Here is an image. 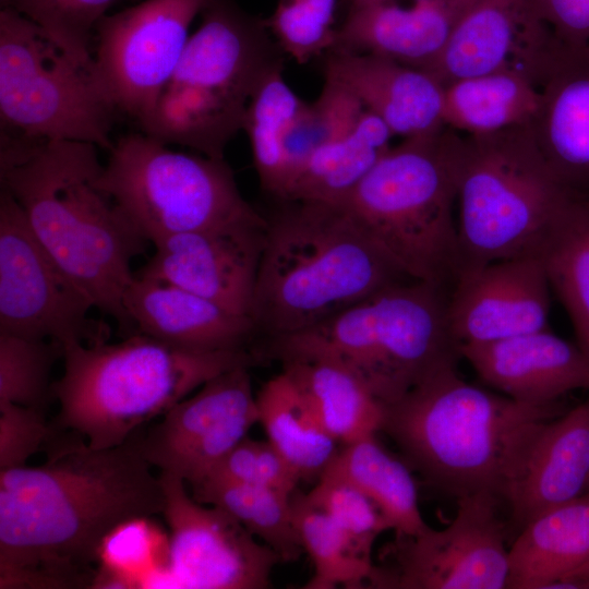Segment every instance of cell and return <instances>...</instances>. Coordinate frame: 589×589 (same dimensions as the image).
<instances>
[{"label": "cell", "mask_w": 589, "mask_h": 589, "mask_svg": "<svg viewBox=\"0 0 589 589\" xmlns=\"http://www.w3.org/2000/svg\"><path fill=\"white\" fill-rule=\"evenodd\" d=\"M143 431L101 449L63 431L45 464L1 470V589L92 588L108 533L163 515L165 492L143 455Z\"/></svg>", "instance_id": "6da1fadb"}, {"label": "cell", "mask_w": 589, "mask_h": 589, "mask_svg": "<svg viewBox=\"0 0 589 589\" xmlns=\"http://www.w3.org/2000/svg\"><path fill=\"white\" fill-rule=\"evenodd\" d=\"M97 148L1 134L0 181L49 255L127 337L123 297L135 277L131 263L148 241L98 187Z\"/></svg>", "instance_id": "7a4b0ae2"}, {"label": "cell", "mask_w": 589, "mask_h": 589, "mask_svg": "<svg viewBox=\"0 0 589 589\" xmlns=\"http://www.w3.org/2000/svg\"><path fill=\"white\" fill-rule=\"evenodd\" d=\"M557 404L531 405L441 370L385 405L381 431L411 468L456 500L502 497L536 429L558 416Z\"/></svg>", "instance_id": "3957f363"}, {"label": "cell", "mask_w": 589, "mask_h": 589, "mask_svg": "<svg viewBox=\"0 0 589 589\" xmlns=\"http://www.w3.org/2000/svg\"><path fill=\"white\" fill-rule=\"evenodd\" d=\"M267 217L250 310L268 339L310 328L406 277L338 204L286 200Z\"/></svg>", "instance_id": "277c9868"}, {"label": "cell", "mask_w": 589, "mask_h": 589, "mask_svg": "<svg viewBox=\"0 0 589 589\" xmlns=\"http://www.w3.org/2000/svg\"><path fill=\"white\" fill-rule=\"evenodd\" d=\"M257 358L252 350H187L143 334L116 344H70L53 383L60 410L51 423L92 448L115 447L211 378Z\"/></svg>", "instance_id": "5b68a950"}, {"label": "cell", "mask_w": 589, "mask_h": 589, "mask_svg": "<svg viewBox=\"0 0 589 589\" xmlns=\"http://www.w3.org/2000/svg\"><path fill=\"white\" fill-rule=\"evenodd\" d=\"M446 302L444 287L400 280L310 328L271 338L269 352L281 362L330 359L388 405L428 376L456 366L460 346Z\"/></svg>", "instance_id": "8992f818"}, {"label": "cell", "mask_w": 589, "mask_h": 589, "mask_svg": "<svg viewBox=\"0 0 589 589\" xmlns=\"http://www.w3.org/2000/svg\"><path fill=\"white\" fill-rule=\"evenodd\" d=\"M459 140L446 125L402 139L338 204L406 277L446 289L459 269Z\"/></svg>", "instance_id": "52a82bcc"}, {"label": "cell", "mask_w": 589, "mask_h": 589, "mask_svg": "<svg viewBox=\"0 0 589 589\" xmlns=\"http://www.w3.org/2000/svg\"><path fill=\"white\" fill-rule=\"evenodd\" d=\"M199 27L156 105L141 127L169 145L224 158L243 129L248 104L262 80L284 64L266 20L236 0H208Z\"/></svg>", "instance_id": "ba28073f"}, {"label": "cell", "mask_w": 589, "mask_h": 589, "mask_svg": "<svg viewBox=\"0 0 589 589\" xmlns=\"http://www.w3.org/2000/svg\"><path fill=\"white\" fill-rule=\"evenodd\" d=\"M570 197L551 173L527 125L460 133L458 274L501 260L540 257Z\"/></svg>", "instance_id": "9c48e42d"}, {"label": "cell", "mask_w": 589, "mask_h": 589, "mask_svg": "<svg viewBox=\"0 0 589 589\" xmlns=\"http://www.w3.org/2000/svg\"><path fill=\"white\" fill-rule=\"evenodd\" d=\"M97 184L153 244L264 217L243 197L225 158L175 151L145 133L113 143Z\"/></svg>", "instance_id": "30bf717a"}, {"label": "cell", "mask_w": 589, "mask_h": 589, "mask_svg": "<svg viewBox=\"0 0 589 589\" xmlns=\"http://www.w3.org/2000/svg\"><path fill=\"white\" fill-rule=\"evenodd\" d=\"M117 112L95 68L71 60L11 7L0 11L1 134L107 149Z\"/></svg>", "instance_id": "8fae6325"}, {"label": "cell", "mask_w": 589, "mask_h": 589, "mask_svg": "<svg viewBox=\"0 0 589 589\" xmlns=\"http://www.w3.org/2000/svg\"><path fill=\"white\" fill-rule=\"evenodd\" d=\"M500 497L480 492L457 498V513L440 530L395 534L373 565L366 588L502 589L509 575Z\"/></svg>", "instance_id": "7c38bea8"}, {"label": "cell", "mask_w": 589, "mask_h": 589, "mask_svg": "<svg viewBox=\"0 0 589 589\" xmlns=\"http://www.w3.org/2000/svg\"><path fill=\"white\" fill-rule=\"evenodd\" d=\"M88 296L33 233L17 202L0 191V332L62 346L107 341V325L91 320Z\"/></svg>", "instance_id": "4fadbf2b"}, {"label": "cell", "mask_w": 589, "mask_h": 589, "mask_svg": "<svg viewBox=\"0 0 589 589\" xmlns=\"http://www.w3.org/2000/svg\"><path fill=\"white\" fill-rule=\"evenodd\" d=\"M207 2L143 0L99 21L94 68L117 111L147 121Z\"/></svg>", "instance_id": "5bb4252c"}, {"label": "cell", "mask_w": 589, "mask_h": 589, "mask_svg": "<svg viewBox=\"0 0 589 589\" xmlns=\"http://www.w3.org/2000/svg\"><path fill=\"white\" fill-rule=\"evenodd\" d=\"M158 476L165 492L169 551L167 567L153 588L271 587L272 572L281 560L269 546L225 509L195 501L181 478Z\"/></svg>", "instance_id": "9a60e30c"}, {"label": "cell", "mask_w": 589, "mask_h": 589, "mask_svg": "<svg viewBox=\"0 0 589 589\" xmlns=\"http://www.w3.org/2000/svg\"><path fill=\"white\" fill-rule=\"evenodd\" d=\"M250 366H237L203 384L144 429L142 452L159 472L201 482L259 422Z\"/></svg>", "instance_id": "2e32d148"}, {"label": "cell", "mask_w": 589, "mask_h": 589, "mask_svg": "<svg viewBox=\"0 0 589 589\" xmlns=\"http://www.w3.org/2000/svg\"><path fill=\"white\" fill-rule=\"evenodd\" d=\"M267 218L188 231L154 244L134 275L167 283L250 316Z\"/></svg>", "instance_id": "e0dca14e"}, {"label": "cell", "mask_w": 589, "mask_h": 589, "mask_svg": "<svg viewBox=\"0 0 589 589\" xmlns=\"http://www.w3.org/2000/svg\"><path fill=\"white\" fill-rule=\"evenodd\" d=\"M556 44L533 0H474L425 71L444 86L497 71L537 85Z\"/></svg>", "instance_id": "ac0fdd59"}, {"label": "cell", "mask_w": 589, "mask_h": 589, "mask_svg": "<svg viewBox=\"0 0 589 589\" xmlns=\"http://www.w3.org/2000/svg\"><path fill=\"white\" fill-rule=\"evenodd\" d=\"M550 289L539 256L501 260L464 271L447 290L452 334L460 346L546 329Z\"/></svg>", "instance_id": "d6986e66"}, {"label": "cell", "mask_w": 589, "mask_h": 589, "mask_svg": "<svg viewBox=\"0 0 589 589\" xmlns=\"http://www.w3.org/2000/svg\"><path fill=\"white\" fill-rule=\"evenodd\" d=\"M527 128L551 173L574 197H589V46L556 45L538 82Z\"/></svg>", "instance_id": "ffe728a7"}, {"label": "cell", "mask_w": 589, "mask_h": 589, "mask_svg": "<svg viewBox=\"0 0 589 589\" xmlns=\"http://www.w3.org/2000/svg\"><path fill=\"white\" fill-rule=\"evenodd\" d=\"M459 350L486 385L521 402L551 405L589 390V353L548 328Z\"/></svg>", "instance_id": "44dd1931"}, {"label": "cell", "mask_w": 589, "mask_h": 589, "mask_svg": "<svg viewBox=\"0 0 589 589\" xmlns=\"http://www.w3.org/2000/svg\"><path fill=\"white\" fill-rule=\"evenodd\" d=\"M589 491V397L542 422L529 438L503 498L524 527Z\"/></svg>", "instance_id": "7402d4cb"}, {"label": "cell", "mask_w": 589, "mask_h": 589, "mask_svg": "<svg viewBox=\"0 0 589 589\" xmlns=\"http://www.w3.org/2000/svg\"><path fill=\"white\" fill-rule=\"evenodd\" d=\"M323 75L345 86L402 139L443 128L444 85L431 73L394 59L332 49Z\"/></svg>", "instance_id": "603a6c76"}, {"label": "cell", "mask_w": 589, "mask_h": 589, "mask_svg": "<svg viewBox=\"0 0 589 589\" xmlns=\"http://www.w3.org/2000/svg\"><path fill=\"white\" fill-rule=\"evenodd\" d=\"M123 308L128 336L143 334L187 350H251L257 336L249 315L153 279L135 276L124 293Z\"/></svg>", "instance_id": "cb8c5ba5"}, {"label": "cell", "mask_w": 589, "mask_h": 589, "mask_svg": "<svg viewBox=\"0 0 589 589\" xmlns=\"http://www.w3.org/2000/svg\"><path fill=\"white\" fill-rule=\"evenodd\" d=\"M473 1L381 0L349 7L333 49L384 56L425 71Z\"/></svg>", "instance_id": "d4e9b609"}, {"label": "cell", "mask_w": 589, "mask_h": 589, "mask_svg": "<svg viewBox=\"0 0 589 589\" xmlns=\"http://www.w3.org/2000/svg\"><path fill=\"white\" fill-rule=\"evenodd\" d=\"M508 557L506 588H557L589 560V491L526 524Z\"/></svg>", "instance_id": "484cf974"}, {"label": "cell", "mask_w": 589, "mask_h": 589, "mask_svg": "<svg viewBox=\"0 0 589 589\" xmlns=\"http://www.w3.org/2000/svg\"><path fill=\"white\" fill-rule=\"evenodd\" d=\"M324 429L342 445L381 431L385 404L352 372L326 358L283 361Z\"/></svg>", "instance_id": "4316f807"}, {"label": "cell", "mask_w": 589, "mask_h": 589, "mask_svg": "<svg viewBox=\"0 0 589 589\" xmlns=\"http://www.w3.org/2000/svg\"><path fill=\"white\" fill-rule=\"evenodd\" d=\"M394 136L382 119L364 109L350 128L311 156L283 201L341 204L392 147Z\"/></svg>", "instance_id": "83f0119b"}, {"label": "cell", "mask_w": 589, "mask_h": 589, "mask_svg": "<svg viewBox=\"0 0 589 589\" xmlns=\"http://www.w3.org/2000/svg\"><path fill=\"white\" fill-rule=\"evenodd\" d=\"M256 406L267 441L301 479H318L339 450L338 442L324 429L286 371L262 386Z\"/></svg>", "instance_id": "f1b7e54d"}, {"label": "cell", "mask_w": 589, "mask_h": 589, "mask_svg": "<svg viewBox=\"0 0 589 589\" xmlns=\"http://www.w3.org/2000/svg\"><path fill=\"white\" fill-rule=\"evenodd\" d=\"M408 466L383 447L374 434L342 445L324 472L342 478L370 497L395 534L414 536L429 526L422 518L418 488Z\"/></svg>", "instance_id": "f546056e"}, {"label": "cell", "mask_w": 589, "mask_h": 589, "mask_svg": "<svg viewBox=\"0 0 589 589\" xmlns=\"http://www.w3.org/2000/svg\"><path fill=\"white\" fill-rule=\"evenodd\" d=\"M540 101L538 86L515 71L460 79L444 86L443 122L464 134L527 125Z\"/></svg>", "instance_id": "4dcf8cb0"}, {"label": "cell", "mask_w": 589, "mask_h": 589, "mask_svg": "<svg viewBox=\"0 0 589 589\" xmlns=\"http://www.w3.org/2000/svg\"><path fill=\"white\" fill-rule=\"evenodd\" d=\"M540 257L577 344L589 353V197L569 199Z\"/></svg>", "instance_id": "1f68e13d"}, {"label": "cell", "mask_w": 589, "mask_h": 589, "mask_svg": "<svg viewBox=\"0 0 589 589\" xmlns=\"http://www.w3.org/2000/svg\"><path fill=\"white\" fill-rule=\"evenodd\" d=\"M284 64L272 70L254 91L244 116L245 131L261 188L281 201L288 176L284 153L286 133L304 105L287 84Z\"/></svg>", "instance_id": "d6a6232c"}, {"label": "cell", "mask_w": 589, "mask_h": 589, "mask_svg": "<svg viewBox=\"0 0 589 589\" xmlns=\"http://www.w3.org/2000/svg\"><path fill=\"white\" fill-rule=\"evenodd\" d=\"M190 488L195 501L228 512L281 561H293L301 555L303 549L293 522L291 495L269 488L216 480H203Z\"/></svg>", "instance_id": "836d02e7"}, {"label": "cell", "mask_w": 589, "mask_h": 589, "mask_svg": "<svg viewBox=\"0 0 589 589\" xmlns=\"http://www.w3.org/2000/svg\"><path fill=\"white\" fill-rule=\"evenodd\" d=\"M291 512L301 545L314 573L305 589L366 588L373 569L371 556L327 515L312 506L304 494L291 495Z\"/></svg>", "instance_id": "e575fe53"}, {"label": "cell", "mask_w": 589, "mask_h": 589, "mask_svg": "<svg viewBox=\"0 0 589 589\" xmlns=\"http://www.w3.org/2000/svg\"><path fill=\"white\" fill-rule=\"evenodd\" d=\"M169 538L151 517L128 520L103 541L93 588H149L168 564Z\"/></svg>", "instance_id": "d590c367"}, {"label": "cell", "mask_w": 589, "mask_h": 589, "mask_svg": "<svg viewBox=\"0 0 589 589\" xmlns=\"http://www.w3.org/2000/svg\"><path fill=\"white\" fill-rule=\"evenodd\" d=\"M364 109L345 86L324 79L318 97L311 104L304 103L285 136L284 153L288 176L285 197L311 156L350 128Z\"/></svg>", "instance_id": "8d00e7d4"}, {"label": "cell", "mask_w": 589, "mask_h": 589, "mask_svg": "<svg viewBox=\"0 0 589 589\" xmlns=\"http://www.w3.org/2000/svg\"><path fill=\"white\" fill-rule=\"evenodd\" d=\"M62 356L56 340L0 332V401L46 413L56 400L51 371Z\"/></svg>", "instance_id": "74e56055"}, {"label": "cell", "mask_w": 589, "mask_h": 589, "mask_svg": "<svg viewBox=\"0 0 589 589\" xmlns=\"http://www.w3.org/2000/svg\"><path fill=\"white\" fill-rule=\"evenodd\" d=\"M120 0H12L10 5L38 26L71 60L94 69L89 39Z\"/></svg>", "instance_id": "f35d334b"}, {"label": "cell", "mask_w": 589, "mask_h": 589, "mask_svg": "<svg viewBox=\"0 0 589 589\" xmlns=\"http://www.w3.org/2000/svg\"><path fill=\"white\" fill-rule=\"evenodd\" d=\"M340 3L342 0H278L266 23L283 52L303 64L333 49Z\"/></svg>", "instance_id": "ab89813d"}, {"label": "cell", "mask_w": 589, "mask_h": 589, "mask_svg": "<svg viewBox=\"0 0 589 589\" xmlns=\"http://www.w3.org/2000/svg\"><path fill=\"white\" fill-rule=\"evenodd\" d=\"M304 497L327 515L368 556L372 557L376 538L392 530L373 501L340 477L322 473L316 485Z\"/></svg>", "instance_id": "60d3db41"}, {"label": "cell", "mask_w": 589, "mask_h": 589, "mask_svg": "<svg viewBox=\"0 0 589 589\" xmlns=\"http://www.w3.org/2000/svg\"><path fill=\"white\" fill-rule=\"evenodd\" d=\"M203 480L264 486L292 495L302 479L268 441L244 437Z\"/></svg>", "instance_id": "b9f144b4"}, {"label": "cell", "mask_w": 589, "mask_h": 589, "mask_svg": "<svg viewBox=\"0 0 589 589\" xmlns=\"http://www.w3.org/2000/svg\"><path fill=\"white\" fill-rule=\"evenodd\" d=\"M57 432L45 412L0 401V470L25 466L29 457L47 450Z\"/></svg>", "instance_id": "7bdbcfd3"}, {"label": "cell", "mask_w": 589, "mask_h": 589, "mask_svg": "<svg viewBox=\"0 0 589 589\" xmlns=\"http://www.w3.org/2000/svg\"><path fill=\"white\" fill-rule=\"evenodd\" d=\"M557 44L589 46V0H533Z\"/></svg>", "instance_id": "ee69618b"}, {"label": "cell", "mask_w": 589, "mask_h": 589, "mask_svg": "<svg viewBox=\"0 0 589 589\" xmlns=\"http://www.w3.org/2000/svg\"><path fill=\"white\" fill-rule=\"evenodd\" d=\"M557 588L589 589V560L579 568L566 576Z\"/></svg>", "instance_id": "f6af8a7d"}, {"label": "cell", "mask_w": 589, "mask_h": 589, "mask_svg": "<svg viewBox=\"0 0 589 589\" xmlns=\"http://www.w3.org/2000/svg\"><path fill=\"white\" fill-rule=\"evenodd\" d=\"M376 1H380V0H347V3H348V8H349V7H356V5H362V4H366V3H372V2H376Z\"/></svg>", "instance_id": "bcb514c9"}, {"label": "cell", "mask_w": 589, "mask_h": 589, "mask_svg": "<svg viewBox=\"0 0 589 589\" xmlns=\"http://www.w3.org/2000/svg\"><path fill=\"white\" fill-rule=\"evenodd\" d=\"M12 0H0L1 8L9 7Z\"/></svg>", "instance_id": "7dc6e473"}, {"label": "cell", "mask_w": 589, "mask_h": 589, "mask_svg": "<svg viewBox=\"0 0 589 589\" xmlns=\"http://www.w3.org/2000/svg\"><path fill=\"white\" fill-rule=\"evenodd\" d=\"M347 2V0H342V3Z\"/></svg>", "instance_id": "c3c4849f"}]
</instances>
